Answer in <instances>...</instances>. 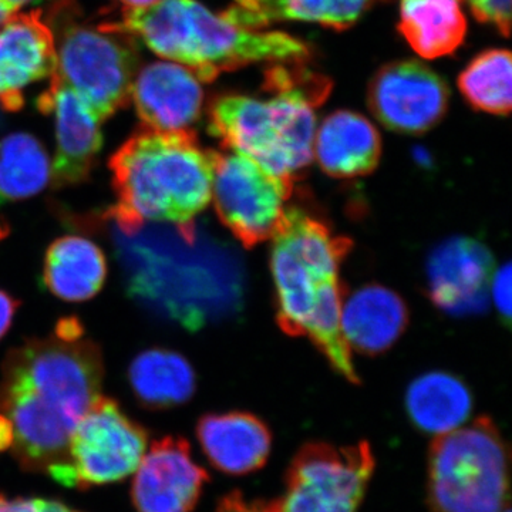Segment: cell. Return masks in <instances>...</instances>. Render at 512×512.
I'll return each mask as SVG.
<instances>
[{
  "mask_svg": "<svg viewBox=\"0 0 512 512\" xmlns=\"http://www.w3.org/2000/svg\"><path fill=\"white\" fill-rule=\"evenodd\" d=\"M0 416L12 431L13 457L30 473L66 458L70 437L100 396L103 355L96 343L57 335L10 350L2 363Z\"/></svg>",
  "mask_w": 512,
  "mask_h": 512,
  "instance_id": "6da1fadb",
  "label": "cell"
},
{
  "mask_svg": "<svg viewBox=\"0 0 512 512\" xmlns=\"http://www.w3.org/2000/svg\"><path fill=\"white\" fill-rule=\"evenodd\" d=\"M301 63H275L266 70L269 99L227 94L212 101L208 110L212 136L289 183L312 163L315 109L330 93L329 80Z\"/></svg>",
  "mask_w": 512,
  "mask_h": 512,
  "instance_id": "7a4b0ae2",
  "label": "cell"
},
{
  "mask_svg": "<svg viewBox=\"0 0 512 512\" xmlns=\"http://www.w3.org/2000/svg\"><path fill=\"white\" fill-rule=\"evenodd\" d=\"M214 161L215 151L204 150L194 131L138 130L110 158L117 204L107 217L120 229L195 227L211 201Z\"/></svg>",
  "mask_w": 512,
  "mask_h": 512,
  "instance_id": "3957f363",
  "label": "cell"
},
{
  "mask_svg": "<svg viewBox=\"0 0 512 512\" xmlns=\"http://www.w3.org/2000/svg\"><path fill=\"white\" fill-rule=\"evenodd\" d=\"M157 56L188 67L200 82L248 64L305 62L311 47L282 32L241 28L197 0H158L124 10L119 22Z\"/></svg>",
  "mask_w": 512,
  "mask_h": 512,
  "instance_id": "277c9868",
  "label": "cell"
},
{
  "mask_svg": "<svg viewBox=\"0 0 512 512\" xmlns=\"http://www.w3.org/2000/svg\"><path fill=\"white\" fill-rule=\"evenodd\" d=\"M52 26L53 76L70 87L101 123L130 103L140 60L136 37L119 22H82L67 0L56 6Z\"/></svg>",
  "mask_w": 512,
  "mask_h": 512,
  "instance_id": "5b68a950",
  "label": "cell"
},
{
  "mask_svg": "<svg viewBox=\"0 0 512 512\" xmlns=\"http://www.w3.org/2000/svg\"><path fill=\"white\" fill-rule=\"evenodd\" d=\"M427 503L431 512H501L510 507V457L490 417L431 443Z\"/></svg>",
  "mask_w": 512,
  "mask_h": 512,
  "instance_id": "8992f818",
  "label": "cell"
},
{
  "mask_svg": "<svg viewBox=\"0 0 512 512\" xmlns=\"http://www.w3.org/2000/svg\"><path fill=\"white\" fill-rule=\"evenodd\" d=\"M272 275L276 316L285 333L303 336L320 295L339 284V269L352 241L299 208H288L274 237Z\"/></svg>",
  "mask_w": 512,
  "mask_h": 512,
  "instance_id": "52a82bcc",
  "label": "cell"
},
{
  "mask_svg": "<svg viewBox=\"0 0 512 512\" xmlns=\"http://www.w3.org/2000/svg\"><path fill=\"white\" fill-rule=\"evenodd\" d=\"M147 446V430L116 400L99 396L74 429L66 458L47 474L76 490L117 483L137 470Z\"/></svg>",
  "mask_w": 512,
  "mask_h": 512,
  "instance_id": "ba28073f",
  "label": "cell"
},
{
  "mask_svg": "<svg viewBox=\"0 0 512 512\" xmlns=\"http://www.w3.org/2000/svg\"><path fill=\"white\" fill-rule=\"evenodd\" d=\"M376 460L366 441L355 446L305 444L286 471L282 512H356Z\"/></svg>",
  "mask_w": 512,
  "mask_h": 512,
  "instance_id": "9c48e42d",
  "label": "cell"
},
{
  "mask_svg": "<svg viewBox=\"0 0 512 512\" xmlns=\"http://www.w3.org/2000/svg\"><path fill=\"white\" fill-rule=\"evenodd\" d=\"M292 183L239 154L215 153L211 198L225 228L245 248L274 238L285 220Z\"/></svg>",
  "mask_w": 512,
  "mask_h": 512,
  "instance_id": "30bf717a",
  "label": "cell"
},
{
  "mask_svg": "<svg viewBox=\"0 0 512 512\" xmlns=\"http://www.w3.org/2000/svg\"><path fill=\"white\" fill-rule=\"evenodd\" d=\"M448 97L446 82L417 60L382 67L367 93L376 119L403 134H420L436 126L446 114Z\"/></svg>",
  "mask_w": 512,
  "mask_h": 512,
  "instance_id": "8fae6325",
  "label": "cell"
},
{
  "mask_svg": "<svg viewBox=\"0 0 512 512\" xmlns=\"http://www.w3.org/2000/svg\"><path fill=\"white\" fill-rule=\"evenodd\" d=\"M136 471L131 501L137 512H192L210 481L183 437L154 441Z\"/></svg>",
  "mask_w": 512,
  "mask_h": 512,
  "instance_id": "7c38bea8",
  "label": "cell"
},
{
  "mask_svg": "<svg viewBox=\"0 0 512 512\" xmlns=\"http://www.w3.org/2000/svg\"><path fill=\"white\" fill-rule=\"evenodd\" d=\"M37 99V107L56 127V157L52 163L55 188L74 187L89 180L103 147L101 121L70 87L57 77Z\"/></svg>",
  "mask_w": 512,
  "mask_h": 512,
  "instance_id": "4fadbf2b",
  "label": "cell"
},
{
  "mask_svg": "<svg viewBox=\"0 0 512 512\" xmlns=\"http://www.w3.org/2000/svg\"><path fill=\"white\" fill-rule=\"evenodd\" d=\"M494 259L470 238H454L434 249L427 264L430 298L454 316L476 315L487 308Z\"/></svg>",
  "mask_w": 512,
  "mask_h": 512,
  "instance_id": "5bb4252c",
  "label": "cell"
},
{
  "mask_svg": "<svg viewBox=\"0 0 512 512\" xmlns=\"http://www.w3.org/2000/svg\"><path fill=\"white\" fill-rule=\"evenodd\" d=\"M131 100L144 127L165 133L192 131L201 117L204 90L183 64L154 62L134 77Z\"/></svg>",
  "mask_w": 512,
  "mask_h": 512,
  "instance_id": "9a60e30c",
  "label": "cell"
},
{
  "mask_svg": "<svg viewBox=\"0 0 512 512\" xmlns=\"http://www.w3.org/2000/svg\"><path fill=\"white\" fill-rule=\"evenodd\" d=\"M55 70V40L39 12L16 13L0 26V103L6 110H19L23 90Z\"/></svg>",
  "mask_w": 512,
  "mask_h": 512,
  "instance_id": "2e32d148",
  "label": "cell"
},
{
  "mask_svg": "<svg viewBox=\"0 0 512 512\" xmlns=\"http://www.w3.org/2000/svg\"><path fill=\"white\" fill-rule=\"evenodd\" d=\"M197 439L211 466L229 476L255 473L271 456V430L251 413L205 414Z\"/></svg>",
  "mask_w": 512,
  "mask_h": 512,
  "instance_id": "e0dca14e",
  "label": "cell"
},
{
  "mask_svg": "<svg viewBox=\"0 0 512 512\" xmlns=\"http://www.w3.org/2000/svg\"><path fill=\"white\" fill-rule=\"evenodd\" d=\"M409 323L403 299L392 289L367 285L343 299V338L350 350L379 355L392 348Z\"/></svg>",
  "mask_w": 512,
  "mask_h": 512,
  "instance_id": "ac0fdd59",
  "label": "cell"
},
{
  "mask_svg": "<svg viewBox=\"0 0 512 512\" xmlns=\"http://www.w3.org/2000/svg\"><path fill=\"white\" fill-rule=\"evenodd\" d=\"M380 154L379 131L359 113L336 111L316 131L313 157L330 177L355 178L372 173Z\"/></svg>",
  "mask_w": 512,
  "mask_h": 512,
  "instance_id": "d6986e66",
  "label": "cell"
},
{
  "mask_svg": "<svg viewBox=\"0 0 512 512\" xmlns=\"http://www.w3.org/2000/svg\"><path fill=\"white\" fill-rule=\"evenodd\" d=\"M380 0H234L221 15L234 25L261 30L272 23H318L336 30L355 25Z\"/></svg>",
  "mask_w": 512,
  "mask_h": 512,
  "instance_id": "ffe728a7",
  "label": "cell"
},
{
  "mask_svg": "<svg viewBox=\"0 0 512 512\" xmlns=\"http://www.w3.org/2000/svg\"><path fill=\"white\" fill-rule=\"evenodd\" d=\"M106 278V256L89 239L67 235L47 249L43 282L57 298L69 302L92 299Z\"/></svg>",
  "mask_w": 512,
  "mask_h": 512,
  "instance_id": "44dd1931",
  "label": "cell"
},
{
  "mask_svg": "<svg viewBox=\"0 0 512 512\" xmlns=\"http://www.w3.org/2000/svg\"><path fill=\"white\" fill-rule=\"evenodd\" d=\"M404 403L413 426L436 436L460 429L473 412V396L466 383L446 372L417 377Z\"/></svg>",
  "mask_w": 512,
  "mask_h": 512,
  "instance_id": "7402d4cb",
  "label": "cell"
},
{
  "mask_svg": "<svg viewBox=\"0 0 512 512\" xmlns=\"http://www.w3.org/2000/svg\"><path fill=\"white\" fill-rule=\"evenodd\" d=\"M399 30L417 55L439 59L463 45L467 20L460 0H402Z\"/></svg>",
  "mask_w": 512,
  "mask_h": 512,
  "instance_id": "603a6c76",
  "label": "cell"
},
{
  "mask_svg": "<svg viewBox=\"0 0 512 512\" xmlns=\"http://www.w3.org/2000/svg\"><path fill=\"white\" fill-rule=\"evenodd\" d=\"M128 383L138 403L148 410L181 406L194 396L197 387L190 362L163 348L140 353L128 367Z\"/></svg>",
  "mask_w": 512,
  "mask_h": 512,
  "instance_id": "cb8c5ba5",
  "label": "cell"
},
{
  "mask_svg": "<svg viewBox=\"0 0 512 512\" xmlns=\"http://www.w3.org/2000/svg\"><path fill=\"white\" fill-rule=\"evenodd\" d=\"M52 181V161L36 137L9 134L0 140V207L40 194Z\"/></svg>",
  "mask_w": 512,
  "mask_h": 512,
  "instance_id": "d4e9b609",
  "label": "cell"
},
{
  "mask_svg": "<svg viewBox=\"0 0 512 512\" xmlns=\"http://www.w3.org/2000/svg\"><path fill=\"white\" fill-rule=\"evenodd\" d=\"M458 87L477 110L508 116L512 106L511 53L501 49L481 53L460 74Z\"/></svg>",
  "mask_w": 512,
  "mask_h": 512,
  "instance_id": "484cf974",
  "label": "cell"
},
{
  "mask_svg": "<svg viewBox=\"0 0 512 512\" xmlns=\"http://www.w3.org/2000/svg\"><path fill=\"white\" fill-rule=\"evenodd\" d=\"M471 12L480 22L490 23L501 35H510L511 0H466Z\"/></svg>",
  "mask_w": 512,
  "mask_h": 512,
  "instance_id": "4316f807",
  "label": "cell"
},
{
  "mask_svg": "<svg viewBox=\"0 0 512 512\" xmlns=\"http://www.w3.org/2000/svg\"><path fill=\"white\" fill-rule=\"evenodd\" d=\"M0 512H80L46 498H10L0 494Z\"/></svg>",
  "mask_w": 512,
  "mask_h": 512,
  "instance_id": "83f0119b",
  "label": "cell"
},
{
  "mask_svg": "<svg viewBox=\"0 0 512 512\" xmlns=\"http://www.w3.org/2000/svg\"><path fill=\"white\" fill-rule=\"evenodd\" d=\"M511 275V265L505 264L503 268L494 272L490 284V298L507 322H510L511 318Z\"/></svg>",
  "mask_w": 512,
  "mask_h": 512,
  "instance_id": "f1b7e54d",
  "label": "cell"
},
{
  "mask_svg": "<svg viewBox=\"0 0 512 512\" xmlns=\"http://www.w3.org/2000/svg\"><path fill=\"white\" fill-rule=\"evenodd\" d=\"M215 512H278V500L274 501H248L239 491H232L225 495L217 505Z\"/></svg>",
  "mask_w": 512,
  "mask_h": 512,
  "instance_id": "f546056e",
  "label": "cell"
},
{
  "mask_svg": "<svg viewBox=\"0 0 512 512\" xmlns=\"http://www.w3.org/2000/svg\"><path fill=\"white\" fill-rule=\"evenodd\" d=\"M18 308L19 302L15 298H12L9 293L0 291V339L6 335V332L12 326Z\"/></svg>",
  "mask_w": 512,
  "mask_h": 512,
  "instance_id": "4dcf8cb0",
  "label": "cell"
},
{
  "mask_svg": "<svg viewBox=\"0 0 512 512\" xmlns=\"http://www.w3.org/2000/svg\"><path fill=\"white\" fill-rule=\"evenodd\" d=\"M119 2L123 3L126 9H141L154 5L158 0H119Z\"/></svg>",
  "mask_w": 512,
  "mask_h": 512,
  "instance_id": "1f68e13d",
  "label": "cell"
},
{
  "mask_svg": "<svg viewBox=\"0 0 512 512\" xmlns=\"http://www.w3.org/2000/svg\"><path fill=\"white\" fill-rule=\"evenodd\" d=\"M3 2H5L13 12L18 13L19 10L25 8V6L35 5V3L43 2V0H3Z\"/></svg>",
  "mask_w": 512,
  "mask_h": 512,
  "instance_id": "d6a6232c",
  "label": "cell"
},
{
  "mask_svg": "<svg viewBox=\"0 0 512 512\" xmlns=\"http://www.w3.org/2000/svg\"><path fill=\"white\" fill-rule=\"evenodd\" d=\"M6 234H8V227H6V225H2V222H0V239L5 237Z\"/></svg>",
  "mask_w": 512,
  "mask_h": 512,
  "instance_id": "836d02e7",
  "label": "cell"
},
{
  "mask_svg": "<svg viewBox=\"0 0 512 512\" xmlns=\"http://www.w3.org/2000/svg\"><path fill=\"white\" fill-rule=\"evenodd\" d=\"M501 512H511L510 507L505 508V510H503Z\"/></svg>",
  "mask_w": 512,
  "mask_h": 512,
  "instance_id": "e575fe53",
  "label": "cell"
}]
</instances>
